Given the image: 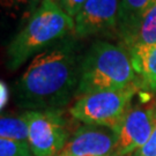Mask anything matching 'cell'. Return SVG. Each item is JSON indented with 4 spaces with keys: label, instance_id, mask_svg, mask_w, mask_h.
I'll return each instance as SVG.
<instances>
[{
    "label": "cell",
    "instance_id": "obj_11",
    "mask_svg": "<svg viewBox=\"0 0 156 156\" xmlns=\"http://www.w3.org/2000/svg\"><path fill=\"white\" fill-rule=\"evenodd\" d=\"M120 45L126 50L134 46L156 43V6L151 8L131 31L120 37Z\"/></svg>",
    "mask_w": 156,
    "mask_h": 156
},
{
    "label": "cell",
    "instance_id": "obj_18",
    "mask_svg": "<svg viewBox=\"0 0 156 156\" xmlns=\"http://www.w3.org/2000/svg\"><path fill=\"white\" fill-rule=\"evenodd\" d=\"M151 109L153 110V112H154V115L156 116V101L154 102V103H153V105L151 106Z\"/></svg>",
    "mask_w": 156,
    "mask_h": 156
},
{
    "label": "cell",
    "instance_id": "obj_7",
    "mask_svg": "<svg viewBox=\"0 0 156 156\" xmlns=\"http://www.w3.org/2000/svg\"><path fill=\"white\" fill-rule=\"evenodd\" d=\"M117 132L102 126L84 125L78 128L58 156H112Z\"/></svg>",
    "mask_w": 156,
    "mask_h": 156
},
{
    "label": "cell",
    "instance_id": "obj_5",
    "mask_svg": "<svg viewBox=\"0 0 156 156\" xmlns=\"http://www.w3.org/2000/svg\"><path fill=\"white\" fill-rule=\"evenodd\" d=\"M34 156H56L68 142L66 119L60 111H24Z\"/></svg>",
    "mask_w": 156,
    "mask_h": 156
},
{
    "label": "cell",
    "instance_id": "obj_15",
    "mask_svg": "<svg viewBox=\"0 0 156 156\" xmlns=\"http://www.w3.org/2000/svg\"><path fill=\"white\" fill-rule=\"evenodd\" d=\"M86 2H87V0H62L60 6L69 16L75 19L76 15L81 12Z\"/></svg>",
    "mask_w": 156,
    "mask_h": 156
},
{
    "label": "cell",
    "instance_id": "obj_16",
    "mask_svg": "<svg viewBox=\"0 0 156 156\" xmlns=\"http://www.w3.org/2000/svg\"><path fill=\"white\" fill-rule=\"evenodd\" d=\"M134 156H156V128L148 141L136 153H134Z\"/></svg>",
    "mask_w": 156,
    "mask_h": 156
},
{
    "label": "cell",
    "instance_id": "obj_17",
    "mask_svg": "<svg viewBox=\"0 0 156 156\" xmlns=\"http://www.w3.org/2000/svg\"><path fill=\"white\" fill-rule=\"evenodd\" d=\"M8 96H9V91L6 83L1 82V109H4V106L7 104V101H8Z\"/></svg>",
    "mask_w": 156,
    "mask_h": 156
},
{
    "label": "cell",
    "instance_id": "obj_13",
    "mask_svg": "<svg viewBox=\"0 0 156 156\" xmlns=\"http://www.w3.org/2000/svg\"><path fill=\"white\" fill-rule=\"evenodd\" d=\"M43 0H1V5L13 19L20 17L24 22L33 15Z\"/></svg>",
    "mask_w": 156,
    "mask_h": 156
},
{
    "label": "cell",
    "instance_id": "obj_19",
    "mask_svg": "<svg viewBox=\"0 0 156 156\" xmlns=\"http://www.w3.org/2000/svg\"><path fill=\"white\" fill-rule=\"evenodd\" d=\"M56 1H58V2H59V4H60V1H62V0H56Z\"/></svg>",
    "mask_w": 156,
    "mask_h": 156
},
{
    "label": "cell",
    "instance_id": "obj_3",
    "mask_svg": "<svg viewBox=\"0 0 156 156\" xmlns=\"http://www.w3.org/2000/svg\"><path fill=\"white\" fill-rule=\"evenodd\" d=\"M139 84L128 51L122 45L94 42L80 62L76 97L96 91L126 89Z\"/></svg>",
    "mask_w": 156,
    "mask_h": 156
},
{
    "label": "cell",
    "instance_id": "obj_2",
    "mask_svg": "<svg viewBox=\"0 0 156 156\" xmlns=\"http://www.w3.org/2000/svg\"><path fill=\"white\" fill-rule=\"evenodd\" d=\"M75 22L56 0H43L12 38L6 50V66L16 71L30 58L74 34Z\"/></svg>",
    "mask_w": 156,
    "mask_h": 156
},
{
    "label": "cell",
    "instance_id": "obj_14",
    "mask_svg": "<svg viewBox=\"0 0 156 156\" xmlns=\"http://www.w3.org/2000/svg\"><path fill=\"white\" fill-rule=\"evenodd\" d=\"M0 156H34L29 141L0 138Z\"/></svg>",
    "mask_w": 156,
    "mask_h": 156
},
{
    "label": "cell",
    "instance_id": "obj_12",
    "mask_svg": "<svg viewBox=\"0 0 156 156\" xmlns=\"http://www.w3.org/2000/svg\"><path fill=\"white\" fill-rule=\"evenodd\" d=\"M0 138L28 141L29 127L24 116H2L0 119Z\"/></svg>",
    "mask_w": 156,
    "mask_h": 156
},
{
    "label": "cell",
    "instance_id": "obj_8",
    "mask_svg": "<svg viewBox=\"0 0 156 156\" xmlns=\"http://www.w3.org/2000/svg\"><path fill=\"white\" fill-rule=\"evenodd\" d=\"M120 0H87L74 19V36L86 38L118 27Z\"/></svg>",
    "mask_w": 156,
    "mask_h": 156
},
{
    "label": "cell",
    "instance_id": "obj_9",
    "mask_svg": "<svg viewBox=\"0 0 156 156\" xmlns=\"http://www.w3.org/2000/svg\"><path fill=\"white\" fill-rule=\"evenodd\" d=\"M140 87L156 93V43L128 49Z\"/></svg>",
    "mask_w": 156,
    "mask_h": 156
},
{
    "label": "cell",
    "instance_id": "obj_4",
    "mask_svg": "<svg viewBox=\"0 0 156 156\" xmlns=\"http://www.w3.org/2000/svg\"><path fill=\"white\" fill-rule=\"evenodd\" d=\"M139 88V84H134L126 89L79 96L71 106L69 113L84 125L108 127L118 133L126 115L132 109V100Z\"/></svg>",
    "mask_w": 156,
    "mask_h": 156
},
{
    "label": "cell",
    "instance_id": "obj_1",
    "mask_svg": "<svg viewBox=\"0 0 156 156\" xmlns=\"http://www.w3.org/2000/svg\"><path fill=\"white\" fill-rule=\"evenodd\" d=\"M80 62L73 38L41 52L13 87L15 103L26 111H60L76 97Z\"/></svg>",
    "mask_w": 156,
    "mask_h": 156
},
{
    "label": "cell",
    "instance_id": "obj_6",
    "mask_svg": "<svg viewBox=\"0 0 156 156\" xmlns=\"http://www.w3.org/2000/svg\"><path fill=\"white\" fill-rule=\"evenodd\" d=\"M156 128V116L149 108H132L117 133V144L112 156H129L136 153L151 138Z\"/></svg>",
    "mask_w": 156,
    "mask_h": 156
},
{
    "label": "cell",
    "instance_id": "obj_10",
    "mask_svg": "<svg viewBox=\"0 0 156 156\" xmlns=\"http://www.w3.org/2000/svg\"><path fill=\"white\" fill-rule=\"evenodd\" d=\"M155 6L156 0H120L117 27L119 38L131 31Z\"/></svg>",
    "mask_w": 156,
    "mask_h": 156
}]
</instances>
